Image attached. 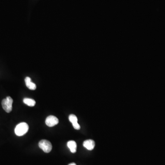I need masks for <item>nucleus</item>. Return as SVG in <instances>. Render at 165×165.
Returning <instances> with one entry per match:
<instances>
[{
	"mask_svg": "<svg viewBox=\"0 0 165 165\" xmlns=\"http://www.w3.org/2000/svg\"><path fill=\"white\" fill-rule=\"evenodd\" d=\"M29 127L26 123L18 124L15 128V133L18 136H22L26 134L29 130Z\"/></svg>",
	"mask_w": 165,
	"mask_h": 165,
	"instance_id": "nucleus-1",
	"label": "nucleus"
},
{
	"mask_svg": "<svg viewBox=\"0 0 165 165\" xmlns=\"http://www.w3.org/2000/svg\"><path fill=\"white\" fill-rule=\"evenodd\" d=\"M13 99L10 96H8L2 101V107L6 112L10 113L13 109Z\"/></svg>",
	"mask_w": 165,
	"mask_h": 165,
	"instance_id": "nucleus-2",
	"label": "nucleus"
},
{
	"mask_svg": "<svg viewBox=\"0 0 165 165\" xmlns=\"http://www.w3.org/2000/svg\"><path fill=\"white\" fill-rule=\"evenodd\" d=\"M39 146L40 148L45 153H49L52 150V146L50 141L46 139H43L40 141Z\"/></svg>",
	"mask_w": 165,
	"mask_h": 165,
	"instance_id": "nucleus-3",
	"label": "nucleus"
},
{
	"mask_svg": "<svg viewBox=\"0 0 165 165\" xmlns=\"http://www.w3.org/2000/svg\"><path fill=\"white\" fill-rule=\"evenodd\" d=\"M59 123V120L54 116H50L46 120V124L47 126L52 127Z\"/></svg>",
	"mask_w": 165,
	"mask_h": 165,
	"instance_id": "nucleus-4",
	"label": "nucleus"
},
{
	"mask_svg": "<svg viewBox=\"0 0 165 165\" xmlns=\"http://www.w3.org/2000/svg\"><path fill=\"white\" fill-rule=\"evenodd\" d=\"M69 120L70 122L73 124L74 129L77 130H79L80 128V126L79 124L78 123V119L76 116L74 114H71L69 116Z\"/></svg>",
	"mask_w": 165,
	"mask_h": 165,
	"instance_id": "nucleus-5",
	"label": "nucleus"
},
{
	"mask_svg": "<svg viewBox=\"0 0 165 165\" xmlns=\"http://www.w3.org/2000/svg\"><path fill=\"white\" fill-rule=\"evenodd\" d=\"M83 146L87 150L92 151L95 146V142L92 139H88L83 142Z\"/></svg>",
	"mask_w": 165,
	"mask_h": 165,
	"instance_id": "nucleus-6",
	"label": "nucleus"
},
{
	"mask_svg": "<svg viewBox=\"0 0 165 165\" xmlns=\"http://www.w3.org/2000/svg\"><path fill=\"white\" fill-rule=\"evenodd\" d=\"M25 82L26 86L28 89L30 90H35L36 89V85L35 83L31 82V78L29 77L25 78Z\"/></svg>",
	"mask_w": 165,
	"mask_h": 165,
	"instance_id": "nucleus-7",
	"label": "nucleus"
},
{
	"mask_svg": "<svg viewBox=\"0 0 165 165\" xmlns=\"http://www.w3.org/2000/svg\"><path fill=\"white\" fill-rule=\"evenodd\" d=\"M67 146L71 152L73 153H75L77 151V144L73 140H70L68 141L67 143Z\"/></svg>",
	"mask_w": 165,
	"mask_h": 165,
	"instance_id": "nucleus-8",
	"label": "nucleus"
},
{
	"mask_svg": "<svg viewBox=\"0 0 165 165\" xmlns=\"http://www.w3.org/2000/svg\"><path fill=\"white\" fill-rule=\"evenodd\" d=\"M23 103L27 105L29 107H34L35 106L36 103L35 101L33 99H30V98H24L23 100Z\"/></svg>",
	"mask_w": 165,
	"mask_h": 165,
	"instance_id": "nucleus-9",
	"label": "nucleus"
},
{
	"mask_svg": "<svg viewBox=\"0 0 165 165\" xmlns=\"http://www.w3.org/2000/svg\"><path fill=\"white\" fill-rule=\"evenodd\" d=\"M68 165H76L75 163H70V164H69Z\"/></svg>",
	"mask_w": 165,
	"mask_h": 165,
	"instance_id": "nucleus-10",
	"label": "nucleus"
}]
</instances>
